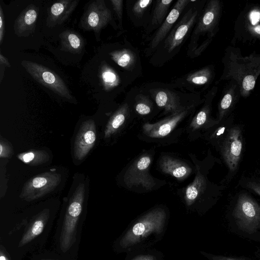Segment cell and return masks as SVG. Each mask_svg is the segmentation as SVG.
<instances>
[{
    "instance_id": "e575fe53",
    "label": "cell",
    "mask_w": 260,
    "mask_h": 260,
    "mask_svg": "<svg viewBox=\"0 0 260 260\" xmlns=\"http://www.w3.org/2000/svg\"><path fill=\"white\" fill-rule=\"evenodd\" d=\"M0 14V42L2 44L3 36L4 35V21H3V14L2 8L1 7Z\"/></svg>"
},
{
    "instance_id": "ba28073f",
    "label": "cell",
    "mask_w": 260,
    "mask_h": 260,
    "mask_svg": "<svg viewBox=\"0 0 260 260\" xmlns=\"http://www.w3.org/2000/svg\"><path fill=\"white\" fill-rule=\"evenodd\" d=\"M243 149L242 132L238 126L230 128L222 146L224 160L231 172L237 169Z\"/></svg>"
},
{
    "instance_id": "52a82bcc",
    "label": "cell",
    "mask_w": 260,
    "mask_h": 260,
    "mask_svg": "<svg viewBox=\"0 0 260 260\" xmlns=\"http://www.w3.org/2000/svg\"><path fill=\"white\" fill-rule=\"evenodd\" d=\"M59 174L45 173L27 181L24 186L21 197L28 200L40 198L54 189L60 182Z\"/></svg>"
},
{
    "instance_id": "4316f807",
    "label": "cell",
    "mask_w": 260,
    "mask_h": 260,
    "mask_svg": "<svg viewBox=\"0 0 260 260\" xmlns=\"http://www.w3.org/2000/svg\"><path fill=\"white\" fill-rule=\"evenodd\" d=\"M152 2L151 0H140L136 2L133 8L134 14L136 15H141Z\"/></svg>"
},
{
    "instance_id": "f1b7e54d",
    "label": "cell",
    "mask_w": 260,
    "mask_h": 260,
    "mask_svg": "<svg viewBox=\"0 0 260 260\" xmlns=\"http://www.w3.org/2000/svg\"><path fill=\"white\" fill-rule=\"evenodd\" d=\"M13 150L11 147L5 141L1 140L0 143V157H8L12 154Z\"/></svg>"
},
{
    "instance_id": "5bb4252c",
    "label": "cell",
    "mask_w": 260,
    "mask_h": 260,
    "mask_svg": "<svg viewBox=\"0 0 260 260\" xmlns=\"http://www.w3.org/2000/svg\"><path fill=\"white\" fill-rule=\"evenodd\" d=\"M186 110L180 111L171 118L165 120L160 124L145 125L144 129L152 137H162L168 135L177 123L184 116Z\"/></svg>"
},
{
    "instance_id": "8fae6325",
    "label": "cell",
    "mask_w": 260,
    "mask_h": 260,
    "mask_svg": "<svg viewBox=\"0 0 260 260\" xmlns=\"http://www.w3.org/2000/svg\"><path fill=\"white\" fill-rule=\"evenodd\" d=\"M198 11H188L182 20L175 26L166 40L165 47L170 52L183 41L197 17Z\"/></svg>"
},
{
    "instance_id": "7a4b0ae2",
    "label": "cell",
    "mask_w": 260,
    "mask_h": 260,
    "mask_svg": "<svg viewBox=\"0 0 260 260\" xmlns=\"http://www.w3.org/2000/svg\"><path fill=\"white\" fill-rule=\"evenodd\" d=\"M231 217V229L245 238L260 241V205L249 196L238 197Z\"/></svg>"
},
{
    "instance_id": "836d02e7",
    "label": "cell",
    "mask_w": 260,
    "mask_h": 260,
    "mask_svg": "<svg viewBox=\"0 0 260 260\" xmlns=\"http://www.w3.org/2000/svg\"><path fill=\"white\" fill-rule=\"evenodd\" d=\"M246 186L260 196V183L249 181L246 183Z\"/></svg>"
},
{
    "instance_id": "2e32d148",
    "label": "cell",
    "mask_w": 260,
    "mask_h": 260,
    "mask_svg": "<svg viewBox=\"0 0 260 260\" xmlns=\"http://www.w3.org/2000/svg\"><path fill=\"white\" fill-rule=\"evenodd\" d=\"M162 169L166 173L176 178H182L190 173V168L181 162L169 157H164L161 161Z\"/></svg>"
},
{
    "instance_id": "484cf974",
    "label": "cell",
    "mask_w": 260,
    "mask_h": 260,
    "mask_svg": "<svg viewBox=\"0 0 260 260\" xmlns=\"http://www.w3.org/2000/svg\"><path fill=\"white\" fill-rule=\"evenodd\" d=\"M69 1H60L54 3L51 7V15L55 18L60 17L66 11Z\"/></svg>"
},
{
    "instance_id": "4fadbf2b",
    "label": "cell",
    "mask_w": 260,
    "mask_h": 260,
    "mask_svg": "<svg viewBox=\"0 0 260 260\" xmlns=\"http://www.w3.org/2000/svg\"><path fill=\"white\" fill-rule=\"evenodd\" d=\"M188 3V0H179L176 2L153 38L150 44L152 49L156 47L164 39Z\"/></svg>"
},
{
    "instance_id": "e0dca14e",
    "label": "cell",
    "mask_w": 260,
    "mask_h": 260,
    "mask_svg": "<svg viewBox=\"0 0 260 260\" xmlns=\"http://www.w3.org/2000/svg\"><path fill=\"white\" fill-rule=\"evenodd\" d=\"M214 75V68L210 66L191 74L187 78V80L195 85H203L210 82Z\"/></svg>"
},
{
    "instance_id": "cb8c5ba5",
    "label": "cell",
    "mask_w": 260,
    "mask_h": 260,
    "mask_svg": "<svg viewBox=\"0 0 260 260\" xmlns=\"http://www.w3.org/2000/svg\"><path fill=\"white\" fill-rule=\"evenodd\" d=\"M44 227V222L42 219L39 218L36 220L21 239L19 243V246L26 244L41 234Z\"/></svg>"
},
{
    "instance_id": "5b68a950",
    "label": "cell",
    "mask_w": 260,
    "mask_h": 260,
    "mask_svg": "<svg viewBox=\"0 0 260 260\" xmlns=\"http://www.w3.org/2000/svg\"><path fill=\"white\" fill-rule=\"evenodd\" d=\"M85 190V185L80 184L68 207L60 238V247L63 251H67L75 241L76 228L82 210Z\"/></svg>"
},
{
    "instance_id": "1f68e13d",
    "label": "cell",
    "mask_w": 260,
    "mask_h": 260,
    "mask_svg": "<svg viewBox=\"0 0 260 260\" xmlns=\"http://www.w3.org/2000/svg\"><path fill=\"white\" fill-rule=\"evenodd\" d=\"M68 40L72 48L78 49L80 46V40L78 37L74 34H70L68 36Z\"/></svg>"
},
{
    "instance_id": "6da1fadb",
    "label": "cell",
    "mask_w": 260,
    "mask_h": 260,
    "mask_svg": "<svg viewBox=\"0 0 260 260\" xmlns=\"http://www.w3.org/2000/svg\"><path fill=\"white\" fill-rule=\"evenodd\" d=\"M222 62L223 69L219 81L235 80L239 86L241 97L249 96L260 75V54L253 51L243 56L240 48L230 45L224 50Z\"/></svg>"
},
{
    "instance_id": "8d00e7d4",
    "label": "cell",
    "mask_w": 260,
    "mask_h": 260,
    "mask_svg": "<svg viewBox=\"0 0 260 260\" xmlns=\"http://www.w3.org/2000/svg\"><path fill=\"white\" fill-rule=\"evenodd\" d=\"M0 62H1V64H4L7 67H10V63L9 62L8 60L7 59V58L4 56L2 53H1V55H0Z\"/></svg>"
},
{
    "instance_id": "603a6c76",
    "label": "cell",
    "mask_w": 260,
    "mask_h": 260,
    "mask_svg": "<svg viewBox=\"0 0 260 260\" xmlns=\"http://www.w3.org/2000/svg\"><path fill=\"white\" fill-rule=\"evenodd\" d=\"M155 100L160 107H174L176 105L175 94L168 90H159L155 94Z\"/></svg>"
},
{
    "instance_id": "ac0fdd59",
    "label": "cell",
    "mask_w": 260,
    "mask_h": 260,
    "mask_svg": "<svg viewBox=\"0 0 260 260\" xmlns=\"http://www.w3.org/2000/svg\"><path fill=\"white\" fill-rule=\"evenodd\" d=\"M128 110L126 104L123 105L113 116L105 131V137H109L114 133L124 122Z\"/></svg>"
},
{
    "instance_id": "d6a6232c",
    "label": "cell",
    "mask_w": 260,
    "mask_h": 260,
    "mask_svg": "<svg viewBox=\"0 0 260 260\" xmlns=\"http://www.w3.org/2000/svg\"><path fill=\"white\" fill-rule=\"evenodd\" d=\"M210 260H247L238 257L224 256V255H217L213 254H206Z\"/></svg>"
},
{
    "instance_id": "8992f818",
    "label": "cell",
    "mask_w": 260,
    "mask_h": 260,
    "mask_svg": "<svg viewBox=\"0 0 260 260\" xmlns=\"http://www.w3.org/2000/svg\"><path fill=\"white\" fill-rule=\"evenodd\" d=\"M21 64L38 82L60 96L72 99V96L63 81L56 74L42 64L23 60Z\"/></svg>"
},
{
    "instance_id": "9c48e42d",
    "label": "cell",
    "mask_w": 260,
    "mask_h": 260,
    "mask_svg": "<svg viewBox=\"0 0 260 260\" xmlns=\"http://www.w3.org/2000/svg\"><path fill=\"white\" fill-rule=\"evenodd\" d=\"M222 11L219 0H211L207 4L195 29L196 34L207 33L212 39L218 31Z\"/></svg>"
},
{
    "instance_id": "7402d4cb",
    "label": "cell",
    "mask_w": 260,
    "mask_h": 260,
    "mask_svg": "<svg viewBox=\"0 0 260 260\" xmlns=\"http://www.w3.org/2000/svg\"><path fill=\"white\" fill-rule=\"evenodd\" d=\"M101 78L104 88L110 89L119 83V78L116 73L108 67H104L101 72Z\"/></svg>"
},
{
    "instance_id": "f546056e",
    "label": "cell",
    "mask_w": 260,
    "mask_h": 260,
    "mask_svg": "<svg viewBox=\"0 0 260 260\" xmlns=\"http://www.w3.org/2000/svg\"><path fill=\"white\" fill-rule=\"evenodd\" d=\"M111 2L112 4L114 10L116 13L118 19L119 21H120V23L121 24L123 1L122 0H112L111 1Z\"/></svg>"
},
{
    "instance_id": "83f0119b",
    "label": "cell",
    "mask_w": 260,
    "mask_h": 260,
    "mask_svg": "<svg viewBox=\"0 0 260 260\" xmlns=\"http://www.w3.org/2000/svg\"><path fill=\"white\" fill-rule=\"evenodd\" d=\"M37 17V13L35 10L30 9L28 10L25 14L24 21L27 25L34 23Z\"/></svg>"
},
{
    "instance_id": "ffe728a7",
    "label": "cell",
    "mask_w": 260,
    "mask_h": 260,
    "mask_svg": "<svg viewBox=\"0 0 260 260\" xmlns=\"http://www.w3.org/2000/svg\"><path fill=\"white\" fill-rule=\"evenodd\" d=\"M18 158L25 164L38 165L44 162L48 159V155L43 151H31L20 154Z\"/></svg>"
},
{
    "instance_id": "d590c367",
    "label": "cell",
    "mask_w": 260,
    "mask_h": 260,
    "mask_svg": "<svg viewBox=\"0 0 260 260\" xmlns=\"http://www.w3.org/2000/svg\"><path fill=\"white\" fill-rule=\"evenodd\" d=\"M132 260H155V257L151 255H140Z\"/></svg>"
},
{
    "instance_id": "7c38bea8",
    "label": "cell",
    "mask_w": 260,
    "mask_h": 260,
    "mask_svg": "<svg viewBox=\"0 0 260 260\" xmlns=\"http://www.w3.org/2000/svg\"><path fill=\"white\" fill-rule=\"evenodd\" d=\"M240 97L241 93L238 83L234 80L228 81L218 104L219 121L226 117L233 111Z\"/></svg>"
},
{
    "instance_id": "d6986e66",
    "label": "cell",
    "mask_w": 260,
    "mask_h": 260,
    "mask_svg": "<svg viewBox=\"0 0 260 260\" xmlns=\"http://www.w3.org/2000/svg\"><path fill=\"white\" fill-rule=\"evenodd\" d=\"M110 55L118 66L126 69L131 67L135 60L133 53L127 49L115 51L111 52Z\"/></svg>"
},
{
    "instance_id": "74e56055",
    "label": "cell",
    "mask_w": 260,
    "mask_h": 260,
    "mask_svg": "<svg viewBox=\"0 0 260 260\" xmlns=\"http://www.w3.org/2000/svg\"><path fill=\"white\" fill-rule=\"evenodd\" d=\"M0 260H9L2 252H1Z\"/></svg>"
},
{
    "instance_id": "9a60e30c",
    "label": "cell",
    "mask_w": 260,
    "mask_h": 260,
    "mask_svg": "<svg viewBox=\"0 0 260 260\" xmlns=\"http://www.w3.org/2000/svg\"><path fill=\"white\" fill-rule=\"evenodd\" d=\"M111 18V12L104 4H98L88 12L87 21L91 28L98 29L105 25Z\"/></svg>"
},
{
    "instance_id": "30bf717a",
    "label": "cell",
    "mask_w": 260,
    "mask_h": 260,
    "mask_svg": "<svg viewBox=\"0 0 260 260\" xmlns=\"http://www.w3.org/2000/svg\"><path fill=\"white\" fill-rule=\"evenodd\" d=\"M95 140L94 121L88 120L83 122L75 140L74 152L75 158L79 160L83 159L94 145Z\"/></svg>"
},
{
    "instance_id": "d4e9b609",
    "label": "cell",
    "mask_w": 260,
    "mask_h": 260,
    "mask_svg": "<svg viewBox=\"0 0 260 260\" xmlns=\"http://www.w3.org/2000/svg\"><path fill=\"white\" fill-rule=\"evenodd\" d=\"M205 185V180L202 176H197L192 183L187 187L186 198L189 202H192L199 195Z\"/></svg>"
},
{
    "instance_id": "4dcf8cb0",
    "label": "cell",
    "mask_w": 260,
    "mask_h": 260,
    "mask_svg": "<svg viewBox=\"0 0 260 260\" xmlns=\"http://www.w3.org/2000/svg\"><path fill=\"white\" fill-rule=\"evenodd\" d=\"M137 112L141 115H146L150 112V107L145 103H139L136 106Z\"/></svg>"
},
{
    "instance_id": "44dd1931",
    "label": "cell",
    "mask_w": 260,
    "mask_h": 260,
    "mask_svg": "<svg viewBox=\"0 0 260 260\" xmlns=\"http://www.w3.org/2000/svg\"><path fill=\"white\" fill-rule=\"evenodd\" d=\"M172 0L157 1L153 11L152 22L153 24H160L167 14Z\"/></svg>"
},
{
    "instance_id": "f35d334b",
    "label": "cell",
    "mask_w": 260,
    "mask_h": 260,
    "mask_svg": "<svg viewBox=\"0 0 260 260\" xmlns=\"http://www.w3.org/2000/svg\"><path fill=\"white\" fill-rule=\"evenodd\" d=\"M258 252V256H257L260 259V251L259 252Z\"/></svg>"
},
{
    "instance_id": "3957f363",
    "label": "cell",
    "mask_w": 260,
    "mask_h": 260,
    "mask_svg": "<svg viewBox=\"0 0 260 260\" xmlns=\"http://www.w3.org/2000/svg\"><path fill=\"white\" fill-rule=\"evenodd\" d=\"M233 46L260 44V4H246L235 20Z\"/></svg>"
},
{
    "instance_id": "277c9868",
    "label": "cell",
    "mask_w": 260,
    "mask_h": 260,
    "mask_svg": "<svg viewBox=\"0 0 260 260\" xmlns=\"http://www.w3.org/2000/svg\"><path fill=\"white\" fill-rule=\"evenodd\" d=\"M166 218L165 212L161 209H155L138 220L125 234L120 245L122 248L132 246L151 233L161 232Z\"/></svg>"
}]
</instances>
